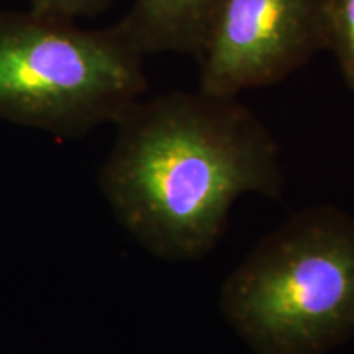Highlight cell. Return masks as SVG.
I'll return each instance as SVG.
<instances>
[{
  "instance_id": "obj_1",
  "label": "cell",
  "mask_w": 354,
  "mask_h": 354,
  "mask_svg": "<svg viewBox=\"0 0 354 354\" xmlns=\"http://www.w3.org/2000/svg\"><path fill=\"white\" fill-rule=\"evenodd\" d=\"M115 125L100 189L122 227L158 258H205L238 198L284 194L281 148L238 99L172 91L138 100Z\"/></svg>"
},
{
  "instance_id": "obj_2",
  "label": "cell",
  "mask_w": 354,
  "mask_h": 354,
  "mask_svg": "<svg viewBox=\"0 0 354 354\" xmlns=\"http://www.w3.org/2000/svg\"><path fill=\"white\" fill-rule=\"evenodd\" d=\"M225 320L258 354H325L354 336V216L292 215L225 279Z\"/></svg>"
},
{
  "instance_id": "obj_3",
  "label": "cell",
  "mask_w": 354,
  "mask_h": 354,
  "mask_svg": "<svg viewBox=\"0 0 354 354\" xmlns=\"http://www.w3.org/2000/svg\"><path fill=\"white\" fill-rule=\"evenodd\" d=\"M146 88L145 56L117 25L0 10V120L81 138L117 123Z\"/></svg>"
},
{
  "instance_id": "obj_4",
  "label": "cell",
  "mask_w": 354,
  "mask_h": 354,
  "mask_svg": "<svg viewBox=\"0 0 354 354\" xmlns=\"http://www.w3.org/2000/svg\"><path fill=\"white\" fill-rule=\"evenodd\" d=\"M325 51V0H221L197 56L198 88L238 99Z\"/></svg>"
},
{
  "instance_id": "obj_5",
  "label": "cell",
  "mask_w": 354,
  "mask_h": 354,
  "mask_svg": "<svg viewBox=\"0 0 354 354\" xmlns=\"http://www.w3.org/2000/svg\"><path fill=\"white\" fill-rule=\"evenodd\" d=\"M221 0H133L117 26L143 56L159 53L197 59Z\"/></svg>"
},
{
  "instance_id": "obj_6",
  "label": "cell",
  "mask_w": 354,
  "mask_h": 354,
  "mask_svg": "<svg viewBox=\"0 0 354 354\" xmlns=\"http://www.w3.org/2000/svg\"><path fill=\"white\" fill-rule=\"evenodd\" d=\"M325 51L333 53L344 82L354 91V0H325Z\"/></svg>"
},
{
  "instance_id": "obj_7",
  "label": "cell",
  "mask_w": 354,
  "mask_h": 354,
  "mask_svg": "<svg viewBox=\"0 0 354 354\" xmlns=\"http://www.w3.org/2000/svg\"><path fill=\"white\" fill-rule=\"evenodd\" d=\"M113 3V0H32V10L44 15L74 20L99 15Z\"/></svg>"
}]
</instances>
